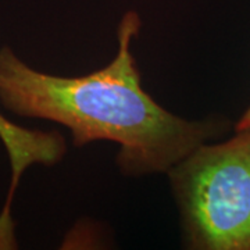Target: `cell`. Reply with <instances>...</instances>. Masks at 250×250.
I'll use <instances>...</instances> for the list:
<instances>
[{"instance_id": "6da1fadb", "label": "cell", "mask_w": 250, "mask_h": 250, "mask_svg": "<svg viewBox=\"0 0 250 250\" xmlns=\"http://www.w3.org/2000/svg\"><path fill=\"white\" fill-rule=\"evenodd\" d=\"M141 27L139 16L126 13L118 25L114 60L83 77L36 71L10 47H1L0 103L17 116L67 126L75 146L116 142L118 167L126 175L168 172L200 145L225 132L228 121H187L143 90L132 53Z\"/></svg>"}, {"instance_id": "7a4b0ae2", "label": "cell", "mask_w": 250, "mask_h": 250, "mask_svg": "<svg viewBox=\"0 0 250 250\" xmlns=\"http://www.w3.org/2000/svg\"><path fill=\"white\" fill-rule=\"evenodd\" d=\"M189 249L250 250V128L168 170Z\"/></svg>"}, {"instance_id": "3957f363", "label": "cell", "mask_w": 250, "mask_h": 250, "mask_svg": "<svg viewBox=\"0 0 250 250\" xmlns=\"http://www.w3.org/2000/svg\"><path fill=\"white\" fill-rule=\"evenodd\" d=\"M0 141L3 142L11 166V184L6 205L0 217L11 218L10 207L14 192L24 171L34 164L50 167L57 164L67 152L65 142L57 132H43L36 129H27L13 124L0 114Z\"/></svg>"}, {"instance_id": "277c9868", "label": "cell", "mask_w": 250, "mask_h": 250, "mask_svg": "<svg viewBox=\"0 0 250 250\" xmlns=\"http://www.w3.org/2000/svg\"><path fill=\"white\" fill-rule=\"evenodd\" d=\"M14 225L0 223V249H13L16 248L14 239Z\"/></svg>"}, {"instance_id": "5b68a950", "label": "cell", "mask_w": 250, "mask_h": 250, "mask_svg": "<svg viewBox=\"0 0 250 250\" xmlns=\"http://www.w3.org/2000/svg\"><path fill=\"white\" fill-rule=\"evenodd\" d=\"M246 128H250V106L248 107V110L242 114V117L239 118V121L236 123L235 131H238V129H246Z\"/></svg>"}]
</instances>
